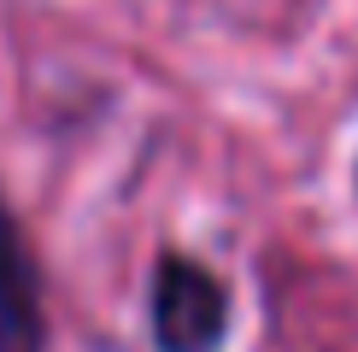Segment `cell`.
Segmentation results:
<instances>
[{
  "instance_id": "1",
  "label": "cell",
  "mask_w": 358,
  "mask_h": 352,
  "mask_svg": "<svg viewBox=\"0 0 358 352\" xmlns=\"http://www.w3.org/2000/svg\"><path fill=\"white\" fill-rule=\"evenodd\" d=\"M229 323V293L206 264L159 258L153 270V341L159 352H217Z\"/></svg>"
},
{
  "instance_id": "2",
  "label": "cell",
  "mask_w": 358,
  "mask_h": 352,
  "mask_svg": "<svg viewBox=\"0 0 358 352\" xmlns=\"http://www.w3.org/2000/svg\"><path fill=\"white\" fill-rule=\"evenodd\" d=\"M0 352H41V288L18 217L0 205Z\"/></svg>"
}]
</instances>
